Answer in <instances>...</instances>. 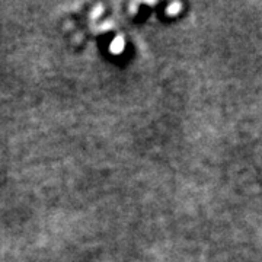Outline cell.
Instances as JSON below:
<instances>
[{
    "label": "cell",
    "instance_id": "1",
    "mask_svg": "<svg viewBox=\"0 0 262 262\" xmlns=\"http://www.w3.org/2000/svg\"><path fill=\"white\" fill-rule=\"evenodd\" d=\"M111 50L114 53H120V51L124 50V41H122L121 37H117L114 39V42L111 44Z\"/></svg>",
    "mask_w": 262,
    "mask_h": 262
},
{
    "label": "cell",
    "instance_id": "2",
    "mask_svg": "<svg viewBox=\"0 0 262 262\" xmlns=\"http://www.w3.org/2000/svg\"><path fill=\"white\" fill-rule=\"evenodd\" d=\"M181 8V5H178V3H173L172 6H170V9H168V12H170V13H175V10L179 9Z\"/></svg>",
    "mask_w": 262,
    "mask_h": 262
}]
</instances>
